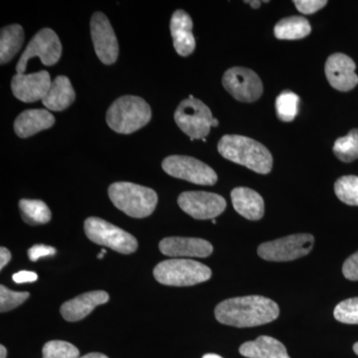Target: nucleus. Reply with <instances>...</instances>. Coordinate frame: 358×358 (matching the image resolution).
<instances>
[{
	"label": "nucleus",
	"mask_w": 358,
	"mask_h": 358,
	"mask_svg": "<svg viewBox=\"0 0 358 358\" xmlns=\"http://www.w3.org/2000/svg\"><path fill=\"white\" fill-rule=\"evenodd\" d=\"M214 313L216 320L225 326L253 327L274 322L279 317L280 308L271 299L246 296L221 301Z\"/></svg>",
	"instance_id": "f257e3e1"
},
{
	"label": "nucleus",
	"mask_w": 358,
	"mask_h": 358,
	"mask_svg": "<svg viewBox=\"0 0 358 358\" xmlns=\"http://www.w3.org/2000/svg\"><path fill=\"white\" fill-rule=\"evenodd\" d=\"M218 152L224 159L246 166L257 173L268 174L272 171V155L265 145L253 138L227 134L219 141Z\"/></svg>",
	"instance_id": "f03ea898"
},
{
	"label": "nucleus",
	"mask_w": 358,
	"mask_h": 358,
	"mask_svg": "<svg viewBox=\"0 0 358 358\" xmlns=\"http://www.w3.org/2000/svg\"><path fill=\"white\" fill-rule=\"evenodd\" d=\"M152 119V109L143 98L124 96L117 99L107 112L108 124L119 134H133L147 126Z\"/></svg>",
	"instance_id": "7ed1b4c3"
},
{
	"label": "nucleus",
	"mask_w": 358,
	"mask_h": 358,
	"mask_svg": "<svg viewBox=\"0 0 358 358\" xmlns=\"http://www.w3.org/2000/svg\"><path fill=\"white\" fill-rule=\"evenodd\" d=\"M109 196L117 209L133 218L148 217L157 204V192L152 188L124 181L110 186Z\"/></svg>",
	"instance_id": "20e7f679"
},
{
	"label": "nucleus",
	"mask_w": 358,
	"mask_h": 358,
	"mask_svg": "<svg viewBox=\"0 0 358 358\" xmlns=\"http://www.w3.org/2000/svg\"><path fill=\"white\" fill-rule=\"evenodd\" d=\"M154 275L166 286L188 287L208 281L212 272L210 268L197 261L176 258L155 266Z\"/></svg>",
	"instance_id": "39448f33"
},
{
	"label": "nucleus",
	"mask_w": 358,
	"mask_h": 358,
	"mask_svg": "<svg viewBox=\"0 0 358 358\" xmlns=\"http://www.w3.org/2000/svg\"><path fill=\"white\" fill-rule=\"evenodd\" d=\"M174 121L192 141L203 140L210 133L214 117L210 109L203 102L190 95L179 103L174 113Z\"/></svg>",
	"instance_id": "423d86ee"
},
{
	"label": "nucleus",
	"mask_w": 358,
	"mask_h": 358,
	"mask_svg": "<svg viewBox=\"0 0 358 358\" xmlns=\"http://www.w3.org/2000/svg\"><path fill=\"white\" fill-rule=\"evenodd\" d=\"M85 233L94 243L108 247L121 254H131L138 249L133 235L103 219L90 217L85 221Z\"/></svg>",
	"instance_id": "0eeeda50"
},
{
	"label": "nucleus",
	"mask_w": 358,
	"mask_h": 358,
	"mask_svg": "<svg viewBox=\"0 0 358 358\" xmlns=\"http://www.w3.org/2000/svg\"><path fill=\"white\" fill-rule=\"evenodd\" d=\"M315 245L312 234H294L261 244L258 255L271 262H288L310 253Z\"/></svg>",
	"instance_id": "6e6552de"
},
{
	"label": "nucleus",
	"mask_w": 358,
	"mask_h": 358,
	"mask_svg": "<svg viewBox=\"0 0 358 358\" xmlns=\"http://www.w3.org/2000/svg\"><path fill=\"white\" fill-rule=\"evenodd\" d=\"M162 169L173 178L199 185H214L217 174L204 162L186 155H171L162 162Z\"/></svg>",
	"instance_id": "1a4fd4ad"
},
{
	"label": "nucleus",
	"mask_w": 358,
	"mask_h": 358,
	"mask_svg": "<svg viewBox=\"0 0 358 358\" xmlns=\"http://www.w3.org/2000/svg\"><path fill=\"white\" fill-rule=\"evenodd\" d=\"M62 55V44L55 31L50 28L40 30L26 47L25 51L16 65L17 74H24L28 61L33 57H38L46 66H52L58 62Z\"/></svg>",
	"instance_id": "9d476101"
},
{
	"label": "nucleus",
	"mask_w": 358,
	"mask_h": 358,
	"mask_svg": "<svg viewBox=\"0 0 358 358\" xmlns=\"http://www.w3.org/2000/svg\"><path fill=\"white\" fill-rule=\"evenodd\" d=\"M226 91L240 102H256L263 94V84L254 71L244 67H233L222 78Z\"/></svg>",
	"instance_id": "9b49d317"
},
{
	"label": "nucleus",
	"mask_w": 358,
	"mask_h": 358,
	"mask_svg": "<svg viewBox=\"0 0 358 358\" xmlns=\"http://www.w3.org/2000/svg\"><path fill=\"white\" fill-rule=\"evenodd\" d=\"M178 205L185 213L197 220L215 219L226 209V200L216 193L186 192L178 197Z\"/></svg>",
	"instance_id": "f8f14e48"
},
{
	"label": "nucleus",
	"mask_w": 358,
	"mask_h": 358,
	"mask_svg": "<svg viewBox=\"0 0 358 358\" xmlns=\"http://www.w3.org/2000/svg\"><path fill=\"white\" fill-rule=\"evenodd\" d=\"M91 36L96 56L106 65L114 64L119 56V44L107 16L96 13L92 16Z\"/></svg>",
	"instance_id": "ddd939ff"
},
{
	"label": "nucleus",
	"mask_w": 358,
	"mask_h": 358,
	"mask_svg": "<svg viewBox=\"0 0 358 358\" xmlns=\"http://www.w3.org/2000/svg\"><path fill=\"white\" fill-rule=\"evenodd\" d=\"M355 69H357V65L350 56L343 53H334L327 60V81L338 91H350L358 84V76Z\"/></svg>",
	"instance_id": "4468645a"
},
{
	"label": "nucleus",
	"mask_w": 358,
	"mask_h": 358,
	"mask_svg": "<svg viewBox=\"0 0 358 358\" xmlns=\"http://www.w3.org/2000/svg\"><path fill=\"white\" fill-rule=\"evenodd\" d=\"M52 82L47 71H39L33 74H16L11 81L13 95L24 103L41 100L48 93Z\"/></svg>",
	"instance_id": "2eb2a0df"
},
{
	"label": "nucleus",
	"mask_w": 358,
	"mask_h": 358,
	"mask_svg": "<svg viewBox=\"0 0 358 358\" xmlns=\"http://www.w3.org/2000/svg\"><path fill=\"white\" fill-rule=\"evenodd\" d=\"M159 250L164 255L173 258H206L213 252V246L210 242L200 238L167 237L160 241Z\"/></svg>",
	"instance_id": "dca6fc26"
},
{
	"label": "nucleus",
	"mask_w": 358,
	"mask_h": 358,
	"mask_svg": "<svg viewBox=\"0 0 358 358\" xmlns=\"http://www.w3.org/2000/svg\"><path fill=\"white\" fill-rule=\"evenodd\" d=\"M109 299V294L106 292H88L63 303L60 308L61 315L68 322H79L93 312L98 306L108 303Z\"/></svg>",
	"instance_id": "f3484780"
},
{
	"label": "nucleus",
	"mask_w": 358,
	"mask_h": 358,
	"mask_svg": "<svg viewBox=\"0 0 358 358\" xmlns=\"http://www.w3.org/2000/svg\"><path fill=\"white\" fill-rule=\"evenodd\" d=\"M193 23L189 14L185 10H176L171 20V32L173 46L178 55L189 56L194 51L195 38L192 33Z\"/></svg>",
	"instance_id": "a211bd4d"
},
{
	"label": "nucleus",
	"mask_w": 358,
	"mask_h": 358,
	"mask_svg": "<svg viewBox=\"0 0 358 358\" xmlns=\"http://www.w3.org/2000/svg\"><path fill=\"white\" fill-rule=\"evenodd\" d=\"M55 124V117L46 110H27L21 113L14 122V131L21 138H29Z\"/></svg>",
	"instance_id": "6ab92c4d"
},
{
	"label": "nucleus",
	"mask_w": 358,
	"mask_h": 358,
	"mask_svg": "<svg viewBox=\"0 0 358 358\" xmlns=\"http://www.w3.org/2000/svg\"><path fill=\"white\" fill-rule=\"evenodd\" d=\"M231 199L235 210L248 220H260L265 213L262 196L251 188H235L231 192Z\"/></svg>",
	"instance_id": "aec40b11"
},
{
	"label": "nucleus",
	"mask_w": 358,
	"mask_h": 358,
	"mask_svg": "<svg viewBox=\"0 0 358 358\" xmlns=\"http://www.w3.org/2000/svg\"><path fill=\"white\" fill-rule=\"evenodd\" d=\"M239 352L247 358H291L281 341L268 336L247 341L240 346Z\"/></svg>",
	"instance_id": "412c9836"
},
{
	"label": "nucleus",
	"mask_w": 358,
	"mask_h": 358,
	"mask_svg": "<svg viewBox=\"0 0 358 358\" xmlns=\"http://www.w3.org/2000/svg\"><path fill=\"white\" fill-rule=\"evenodd\" d=\"M75 99L76 94L69 78L58 76L52 82L48 93L42 99V103L47 109L60 112L70 107Z\"/></svg>",
	"instance_id": "4be33fe9"
},
{
	"label": "nucleus",
	"mask_w": 358,
	"mask_h": 358,
	"mask_svg": "<svg viewBox=\"0 0 358 358\" xmlns=\"http://www.w3.org/2000/svg\"><path fill=\"white\" fill-rule=\"evenodd\" d=\"M24 41L22 26L13 24L6 26L0 33V63L6 64L13 60L20 50Z\"/></svg>",
	"instance_id": "5701e85b"
},
{
	"label": "nucleus",
	"mask_w": 358,
	"mask_h": 358,
	"mask_svg": "<svg viewBox=\"0 0 358 358\" xmlns=\"http://www.w3.org/2000/svg\"><path fill=\"white\" fill-rule=\"evenodd\" d=\"M312 31L310 22L301 16H291L280 20L275 26V36L281 40L305 38Z\"/></svg>",
	"instance_id": "b1692460"
},
{
	"label": "nucleus",
	"mask_w": 358,
	"mask_h": 358,
	"mask_svg": "<svg viewBox=\"0 0 358 358\" xmlns=\"http://www.w3.org/2000/svg\"><path fill=\"white\" fill-rule=\"evenodd\" d=\"M20 208L23 220L29 225H41L51 220L50 209L41 200L21 199Z\"/></svg>",
	"instance_id": "393cba45"
},
{
	"label": "nucleus",
	"mask_w": 358,
	"mask_h": 358,
	"mask_svg": "<svg viewBox=\"0 0 358 358\" xmlns=\"http://www.w3.org/2000/svg\"><path fill=\"white\" fill-rule=\"evenodd\" d=\"M336 157L343 162L350 164L358 159V129H352L348 136L338 138L334 145Z\"/></svg>",
	"instance_id": "a878e982"
},
{
	"label": "nucleus",
	"mask_w": 358,
	"mask_h": 358,
	"mask_svg": "<svg viewBox=\"0 0 358 358\" xmlns=\"http://www.w3.org/2000/svg\"><path fill=\"white\" fill-rule=\"evenodd\" d=\"M300 98L291 91H284L278 96L275 100V112L282 122L294 121L299 113Z\"/></svg>",
	"instance_id": "bb28decb"
},
{
	"label": "nucleus",
	"mask_w": 358,
	"mask_h": 358,
	"mask_svg": "<svg viewBox=\"0 0 358 358\" xmlns=\"http://www.w3.org/2000/svg\"><path fill=\"white\" fill-rule=\"evenodd\" d=\"M334 192L343 203L358 206V176H346L334 183Z\"/></svg>",
	"instance_id": "cd10ccee"
},
{
	"label": "nucleus",
	"mask_w": 358,
	"mask_h": 358,
	"mask_svg": "<svg viewBox=\"0 0 358 358\" xmlns=\"http://www.w3.org/2000/svg\"><path fill=\"white\" fill-rule=\"evenodd\" d=\"M43 358H79L76 346L63 341H52L43 346Z\"/></svg>",
	"instance_id": "c85d7f7f"
},
{
	"label": "nucleus",
	"mask_w": 358,
	"mask_h": 358,
	"mask_svg": "<svg viewBox=\"0 0 358 358\" xmlns=\"http://www.w3.org/2000/svg\"><path fill=\"white\" fill-rule=\"evenodd\" d=\"M334 319L348 324H358V296L341 301L334 310Z\"/></svg>",
	"instance_id": "c756f323"
},
{
	"label": "nucleus",
	"mask_w": 358,
	"mask_h": 358,
	"mask_svg": "<svg viewBox=\"0 0 358 358\" xmlns=\"http://www.w3.org/2000/svg\"><path fill=\"white\" fill-rule=\"evenodd\" d=\"M29 296L27 292L11 291L1 285L0 286V310L1 313H6L17 308L21 303H24Z\"/></svg>",
	"instance_id": "7c9ffc66"
},
{
	"label": "nucleus",
	"mask_w": 358,
	"mask_h": 358,
	"mask_svg": "<svg viewBox=\"0 0 358 358\" xmlns=\"http://www.w3.org/2000/svg\"><path fill=\"white\" fill-rule=\"evenodd\" d=\"M294 6L300 13L313 14L327 6V0H294Z\"/></svg>",
	"instance_id": "2f4dec72"
},
{
	"label": "nucleus",
	"mask_w": 358,
	"mask_h": 358,
	"mask_svg": "<svg viewBox=\"0 0 358 358\" xmlns=\"http://www.w3.org/2000/svg\"><path fill=\"white\" fill-rule=\"evenodd\" d=\"M343 274L350 281H358V251L346 259L343 266Z\"/></svg>",
	"instance_id": "473e14b6"
},
{
	"label": "nucleus",
	"mask_w": 358,
	"mask_h": 358,
	"mask_svg": "<svg viewBox=\"0 0 358 358\" xmlns=\"http://www.w3.org/2000/svg\"><path fill=\"white\" fill-rule=\"evenodd\" d=\"M28 258L32 262H36L41 257L54 256L56 254V249L54 247L47 246L44 244H36L28 250Z\"/></svg>",
	"instance_id": "72a5a7b5"
},
{
	"label": "nucleus",
	"mask_w": 358,
	"mask_h": 358,
	"mask_svg": "<svg viewBox=\"0 0 358 358\" xmlns=\"http://www.w3.org/2000/svg\"><path fill=\"white\" fill-rule=\"evenodd\" d=\"M13 281L16 284H23V282H33L37 281L38 275L36 273L30 272V271H21L13 275Z\"/></svg>",
	"instance_id": "f704fd0d"
},
{
	"label": "nucleus",
	"mask_w": 358,
	"mask_h": 358,
	"mask_svg": "<svg viewBox=\"0 0 358 358\" xmlns=\"http://www.w3.org/2000/svg\"><path fill=\"white\" fill-rule=\"evenodd\" d=\"M11 259V254L8 249L1 247L0 249V270H2Z\"/></svg>",
	"instance_id": "c9c22d12"
},
{
	"label": "nucleus",
	"mask_w": 358,
	"mask_h": 358,
	"mask_svg": "<svg viewBox=\"0 0 358 358\" xmlns=\"http://www.w3.org/2000/svg\"><path fill=\"white\" fill-rule=\"evenodd\" d=\"M79 358H109L107 355H103V353L93 352L88 353V355H84V357Z\"/></svg>",
	"instance_id": "e433bc0d"
},
{
	"label": "nucleus",
	"mask_w": 358,
	"mask_h": 358,
	"mask_svg": "<svg viewBox=\"0 0 358 358\" xmlns=\"http://www.w3.org/2000/svg\"><path fill=\"white\" fill-rule=\"evenodd\" d=\"M246 3H249L251 7H253V8H259V7L261 6V4H262V2L259 1V0H255V1H245Z\"/></svg>",
	"instance_id": "4c0bfd02"
},
{
	"label": "nucleus",
	"mask_w": 358,
	"mask_h": 358,
	"mask_svg": "<svg viewBox=\"0 0 358 358\" xmlns=\"http://www.w3.org/2000/svg\"><path fill=\"white\" fill-rule=\"evenodd\" d=\"M7 350L6 346L0 345V358H6Z\"/></svg>",
	"instance_id": "58836bf2"
},
{
	"label": "nucleus",
	"mask_w": 358,
	"mask_h": 358,
	"mask_svg": "<svg viewBox=\"0 0 358 358\" xmlns=\"http://www.w3.org/2000/svg\"><path fill=\"white\" fill-rule=\"evenodd\" d=\"M202 358H223L221 357L220 355H214V353H208V355H205Z\"/></svg>",
	"instance_id": "ea45409f"
},
{
	"label": "nucleus",
	"mask_w": 358,
	"mask_h": 358,
	"mask_svg": "<svg viewBox=\"0 0 358 358\" xmlns=\"http://www.w3.org/2000/svg\"><path fill=\"white\" fill-rule=\"evenodd\" d=\"M106 253H107V252H106L105 249H103L102 251H101V253L99 254L98 259H102L103 255H105Z\"/></svg>",
	"instance_id": "a19ab883"
},
{
	"label": "nucleus",
	"mask_w": 358,
	"mask_h": 358,
	"mask_svg": "<svg viewBox=\"0 0 358 358\" xmlns=\"http://www.w3.org/2000/svg\"><path fill=\"white\" fill-rule=\"evenodd\" d=\"M353 350H355V352L358 355V343H355V345H353Z\"/></svg>",
	"instance_id": "79ce46f5"
},
{
	"label": "nucleus",
	"mask_w": 358,
	"mask_h": 358,
	"mask_svg": "<svg viewBox=\"0 0 358 358\" xmlns=\"http://www.w3.org/2000/svg\"><path fill=\"white\" fill-rule=\"evenodd\" d=\"M212 223H213V224H216V220H215V219H212Z\"/></svg>",
	"instance_id": "37998d69"
}]
</instances>
